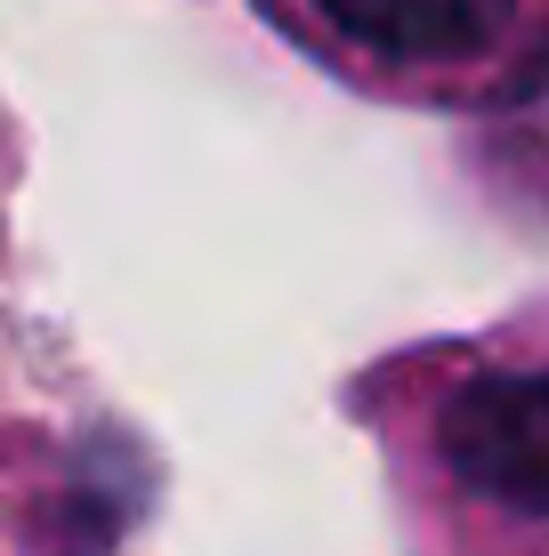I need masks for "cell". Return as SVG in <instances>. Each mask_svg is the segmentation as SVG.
Instances as JSON below:
<instances>
[{
    "instance_id": "obj_1",
    "label": "cell",
    "mask_w": 549,
    "mask_h": 556,
    "mask_svg": "<svg viewBox=\"0 0 549 556\" xmlns=\"http://www.w3.org/2000/svg\"><path fill=\"white\" fill-rule=\"evenodd\" d=\"M437 452L477 501L549 516V371H477L445 404Z\"/></svg>"
},
{
    "instance_id": "obj_2",
    "label": "cell",
    "mask_w": 549,
    "mask_h": 556,
    "mask_svg": "<svg viewBox=\"0 0 549 556\" xmlns=\"http://www.w3.org/2000/svg\"><path fill=\"white\" fill-rule=\"evenodd\" d=\"M348 41L404 56V65H461L494 49L517 16V0H315Z\"/></svg>"
}]
</instances>
